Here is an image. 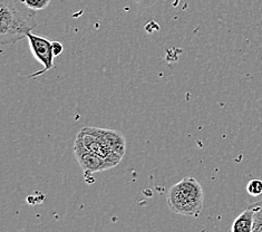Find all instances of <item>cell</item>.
Segmentation results:
<instances>
[{"mask_svg":"<svg viewBox=\"0 0 262 232\" xmlns=\"http://www.w3.org/2000/svg\"><path fill=\"white\" fill-rule=\"evenodd\" d=\"M53 52L55 57H57L60 54H63L64 52V46L63 44L59 43V41H53Z\"/></svg>","mask_w":262,"mask_h":232,"instance_id":"11","label":"cell"},{"mask_svg":"<svg viewBox=\"0 0 262 232\" xmlns=\"http://www.w3.org/2000/svg\"><path fill=\"white\" fill-rule=\"evenodd\" d=\"M253 230V211L251 206L243 211L235 218L231 227V232H252Z\"/></svg>","mask_w":262,"mask_h":232,"instance_id":"7","label":"cell"},{"mask_svg":"<svg viewBox=\"0 0 262 232\" xmlns=\"http://www.w3.org/2000/svg\"><path fill=\"white\" fill-rule=\"evenodd\" d=\"M37 26L35 11L21 0H2L0 5V45H14Z\"/></svg>","mask_w":262,"mask_h":232,"instance_id":"1","label":"cell"},{"mask_svg":"<svg viewBox=\"0 0 262 232\" xmlns=\"http://www.w3.org/2000/svg\"><path fill=\"white\" fill-rule=\"evenodd\" d=\"M27 38L29 41L30 51H32L35 59L38 60L43 66L42 70L29 75L28 76L29 78H35V77H38L39 75H42L46 72L51 71L54 67L55 55L53 52V41L48 40L47 38H45V37L35 35L33 33H29L27 35Z\"/></svg>","mask_w":262,"mask_h":232,"instance_id":"4","label":"cell"},{"mask_svg":"<svg viewBox=\"0 0 262 232\" xmlns=\"http://www.w3.org/2000/svg\"><path fill=\"white\" fill-rule=\"evenodd\" d=\"M247 192L252 197H258L262 194V181L260 179H253L247 184Z\"/></svg>","mask_w":262,"mask_h":232,"instance_id":"9","label":"cell"},{"mask_svg":"<svg viewBox=\"0 0 262 232\" xmlns=\"http://www.w3.org/2000/svg\"><path fill=\"white\" fill-rule=\"evenodd\" d=\"M85 129L91 132L92 134L96 135L110 152L120 156V158H123L124 154H125L126 142L125 137L123 136L121 132L93 126H86Z\"/></svg>","mask_w":262,"mask_h":232,"instance_id":"5","label":"cell"},{"mask_svg":"<svg viewBox=\"0 0 262 232\" xmlns=\"http://www.w3.org/2000/svg\"><path fill=\"white\" fill-rule=\"evenodd\" d=\"M250 206L253 211L252 232H262V201L252 203Z\"/></svg>","mask_w":262,"mask_h":232,"instance_id":"8","label":"cell"},{"mask_svg":"<svg viewBox=\"0 0 262 232\" xmlns=\"http://www.w3.org/2000/svg\"><path fill=\"white\" fill-rule=\"evenodd\" d=\"M74 154L86 177L89 174L106 171L116 166L115 163L105 160L94 152L90 151L78 136L74 143Z\"/></svg>","mask_w":262,"mask_h":232,"instance_id":"3","label":"cell"},{"mask_svg":"<svg viewBox=\"0 0 262 232\" xmlns=\"http://www.w3.org/2000/svg\"><path fill=\"white\" fill-rule=\"evenodd\" d=\"M77 136L80 140H82L84 145L89 149L90 151L94 152L95 154L101 156V158H103L105 160L115 163L116 165H118L121 163L123 158H120V156H117L112 152H110L104 146V144L101 142V140H99L96 135L92 134L91 132L87 131L85 128L80 130Z\"/></svg>","mask_w":262,"mask_h":232,"instance_id":"6","label":"cell"},{"mask_svg":"<svg viewBox=\"0 0 262 232\" xmlns=\"http://www.w3.org/2000/svg\"><path fill=\"white\" fill-rule=\"evenodd\" d=\"M204 193L196 179L189 177L170 187L167 193V206L178 215L198 218L202 211Z\"/></svg>","mask_w":262,"mask_h":232,"instance_id":"2","label":"cell"},{"mask_svg":"<svg viewBox=\"0 0 262 232\" xmlns=\"http://www.w3.org/2000/svg\"><path fill=\"white\" fill-rule=\"evenodd\" d=\"M21 2L26 5L29 9L37 11L47 8L49 3H51V0H21Z\"/></svg>","mask_w":262,"mask_h":232,"instance_id":"10","label":"cell"}]
</instances>
